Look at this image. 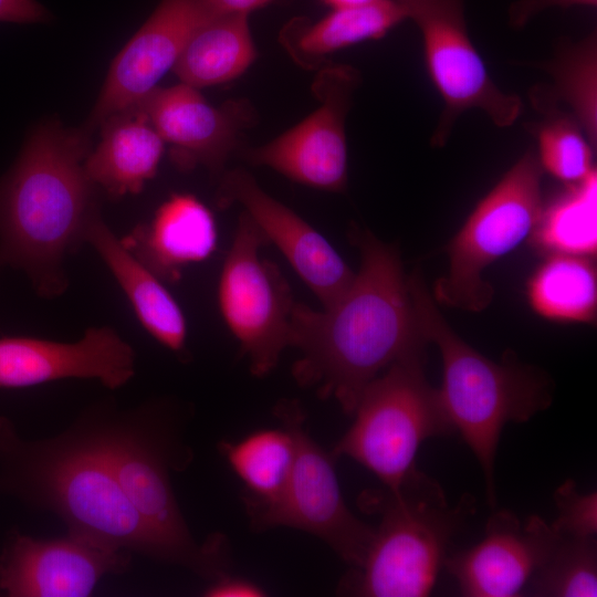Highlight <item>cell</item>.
Wrapping results in <instances>:
<instances>
[{"label": "cell", "instance_id": "6da1fadb", "mask_svg": "<svg viewBox=\"0 0 597 597\" xmlns=\"http://www.w3.org/2000/svg\"><path fill=\"white\" fill-rule=\"evenodd\" d=\"M353 237L360 266L348 287L323 310L295 301L290 320V346L301 353L294 378L347 415L373 379L429 343L397 248L368 230Z\"/></svg>", "mask_w": 597, "mask_h": 597}, {"label": "cell", "instance_id": "7a4b0ae2", "mask_svg": "<svg viewBox=\"0 0 597 597\" xmlns=\"http://www.w3.org/2000/svg\"><path fill=\"white\" fill-rule=\"evenodd\" d=\"M88 137L84 128L44 122L0 179V265L24 272L45 297L66 290L64 259L85 242L98 212L84 165Z\"/></svg>", "mask_w": 597, "mask_h": 597}, {"label": "cell", "instance_id": "3957f363", "mask_svg": "<svg viewBox=\"0 0 597 597\" xmlns=\"http://www.w3.org/2000/svg\"><path fill=\"white\" fill-rule=\"evenodd\" d=\"M0 493L55 514L69 535L168 563L104 458L74 423L55 437L28 440L0 416Z\"/></svg>", "mask_w": 597, "mask_h": 597}, {"label": "cell", "instance_id": "277c9868", "mask_svg": "<svg viewBox=\"0 0 597 597\" xmlns=\"http://www.w3.org/2000/svg\"><path fill=\"white\" fill-rule=\"evenodd\" d=\"M111 468L124 495L165 549L168 563L209 579L228 573L227 541L213 534L198 543L177 503L170 471L190 461L180 422L164 406L116 410L95 406L74 422Z\"/></svg>", "mask_w": 597, "mask_h": 597}, {"label": "cell", "instance_id": "5b68a950", "mask_svg": "<svg viewBox=\"0 0 597 597\" xmlns=\"http://www.w3.org/2000/svg\"><path fill=\"white\" fill-rule=\"evenodd\" d=\"M409 285L419 326L442 360L439 398L454 432L475 455L485 481L490 507L496 504L495 458L503 428L523 423L549 407V376L521 363L514 354L494 362L465 343L448 324L418 273Z\"/></svg>", "mask_w": 597, "mask_h": 597}, {"label": "cell", "instance_id": "8992f818", "mask_svg": "<svg viewBox=\"0 0 597 597\" xmlns=\"http://www.w3.org/2000/svg\"><path fill=\"white\" fill-rule=\"evenodd\" d=\"M464 494L449 505L441 485L418 468L395 490L369 491L360 505L380 515L366 555L341 584L347 595L425 597L444 567L452 540L474 513Z\"/></svg>", "mask_w": 597, "mask_h": 597}, {"label": "cell", "instance_id": "52a82bcc", "mask_svg": "<svg viewBox=\"0 0 597 597\" xmlns=\"http://www.w3.org/2000/svg\"><path fill=\"white\" fill-rule=\"evenodd\" d=\"M425 356L395 362L365 387L350 428L332 451L334 458L355 460L390 490L417 469L416 457L427 439L455 433L438 388L426 378Z\"/></svg>", "mask_w": 597, "mask_h": 597}, {"label": "cell", "instance_id": "ba28073f", "mask_svg": "<svg viewBox=\"0 0 597 597\" xmlns=\"http://www.w3.org/2000/svg\"><path fill=\"white\" fill-rule=\"evenodd\" d=\"M542 175L528 151L478 202L448 245V271L432 292L437 303L469 312L490 305L494 289L482 274L532 235L544 208Z\"/></svg>", "mask_w": 597, "mask_h": 597}, {"label": "cell", "instance_id": "9c48e42d", "mask_svg": "<svg viewBox=\"0 0 597 597\" xmlns=\"http://www.w3.org/2000/svg\"><path fill=\"white\" fill-rule=\"evenodd\" d=\"M398 1L407 20L421 33L426 67L443 102L431 145L443 147L460 115L473 108L482 111L498 127L513 125L523 103L491 78L469 35L465 0Z\"/></svg>", "mask_w": 597, "mask_h": 597}, {"label": "cell", "instance_id": "30bf717a", "mask_svg": "<svg viewBox=\"0 0 597 597\" xmlns=\"http://www.w3.org/2000/svg\"><path fill=\"white\" fill-rule=\"evenodd\" d=\"M275 416L294 441V460L286 484L271 505L250 514L259 530L287 526L324 541L339 557L358 566L374 536V528L355 516L344 501L334 455L310 436L305 415L296 401H284Z\"/></svg>", "mask_w": 597, "mask_h": 597}, {"label": "cell", "instance_id": "8fae6325", "mask_svg": "<svg viewBox=\"0 0 597 597\" xmlns=\"http://www.w3.org/2000/svg\"><path fill=\"white\" fill-rule=\"evenodd\" d=\"M265 244L261 231L242 212L218 282L221 316L259 377L272 371L290 346L295 303L277 265L260 258Z\"/></svg>", "mask_w": 597, "mask_h": 597}, {"label": "cell", "instance_id": "7c38bea8", "mask_svg": "<svg viewBox=\"0 0 597 597\" xmlns=\"http://www.w3.org/2000/svg\"><path fill=\"white\" fill-rule=\"evenodd\" d=\"M358 83L359 74L352 66L321 70L313 84L317 108L270 143L247 150L245 158L295 182L343 191L347 184L345 121Z\"/></svg>", "mask_w": 597, "mask_h": 597}, {"label": "cell", "instance_id": "4fadbf2b", "mask_svg": "<svg viewBox=\"0 0 597 597\" xmlns=\"http://www.w3.org/2000/svg\"><path fill=\"white\" fill-rule=\"evenodd\" d=\"M217 12L205 0H160L113 60L85 130L137 106L172 70L193 32Z\"/></svg>", "mask_w": 597, "mask_h": 597}, {"label": "cell", "instance_id": "5bb4252c", "mask_svg": "<svg viewBox=\"0 0 597 597\" xmlns=\"http://www.w3.org/2000/svg\"><path fill=\"white\" fill-rule=\"evenodd\" d=\"M132 553L72 535L35 538L14 532L0 555V589L9 597H86L105 575L125 573Z\"/></svg>", "mask_w": 597, "mask_h": 597}, {"label": "cell", "instance_id": "9a60e30c", "mask_svg": "<svg viewBox=\"0 0 597 597\" xmlns=\"http://www.w3.org/2000/svg\"><path fill=\"white\" fill-rule=\"evenodd\" d=\"M217 201L222 207L240 205L323 307L332 304L353 281L355 273L334 247L292 209L266 193L248 171L224 172Z\"/></svg>", "mask_w": 597, "mask_h": 597}, {"label": "cell", "instance_id": "2e32d148", "mask_svg": "<svg viewBox=\"0 0 597 597\" xmlns=\"http://www.w3.org/2000/svg\"><path fill=\"white\" fill-rule=\"evenodd\" d=\"M136 354L108 327H90L82 338L65 343L11 336L0 338V388H28L63 379H96L108 389L135 375Z\"/></svg>", "mask_w": 597, "mask_h": 597}, {"label": "cell", "instance_id": "e0dca14e", "mask_svg": "<svg viewBox=\"0 0 597 597\" xmlns=\"http://www.w3.org/2000/svg\"><path fill=\"white\" fill-rule=\"evenodd\" d=\"M559 535L538 515L525 522L511 511L490 515L483 538L448 554L444 567L462 596L516 597L555 547Z\"/></svg>", "mask_w": 597, "mask_h": 597}, {"label": "cell", "instance_id": "ac0fdd59", "mask_svg": "<svg viewBox=\"0 0 597 597\" xmlns=\"http://www.w3.org/2000/svg\"><path fill=\"white\" fill-rule=\"evenodd\" d=\"M148 117L165 144L170 158L182 170L203 166L220 172L238 145L250 111L244 103L211 105L198 88L179 83L156 87L137 105Z\"/></svg>", "mask_w": 597, "mask_h": 597}, {"label": "cell", "instance_id": "d6986e66", "mask_svg": "<svg viewBox=\"0 0 597 597\" xmlns=\"http://www.w3.org/2000/svg\"><path fill=\"white\" fill-rule=\"evenodd\" d=\"M127 249L164 282H176L185 268L209 259L217 249L212 211L191 193H172L149 222L122 238Z\"/></svg>", "mask_w": 597, "mask_h": 597}, {"label": "cell", "instance_id": "ffe728a7", "mask_svg": "<svg viewBox=\"0 0 597 597\" xmlns=\"http://www.w3.org/2000/svg\"><path fill=\"white\" fill-rule=\"evenodd\" d=\"M84 240L108 268L145 331L172 353L184 354L185 314L165 282L127 249L98 212L90 220Z\"/></svg>", "mask_w": 597, "mask_h": 597}, {"label": "cell", "instance_id": "44dd1931", "mask_svg": "<svg viewBox=\"0 0 597 597\" xmlns=\"http://www.w3.org/2000/svg\"><path fill=\"white\" fill-rule=\"evenodd\" d=\"M100 126L101 140L84 164L90 180L113 198L139 193L157 172L165 142L138 106Z\"/></svg>", "mask_w": 597, "mask_h": 597}, {"label": "cell", "instance_id": "7402d4cb", "mask_svg": "<svg viewBox=\"0 0 597 597\" xmlns=\"http://www.w3.org/2000/svg\"><path fill=\"white\" fill-rule=\"evenodd\" d=\"M407 20L398 0H380L366 6L333 8L312 21L295 18L280 32V41L302 66L312 67L350 45L380 39Z\"/></svg>", "mask_w": 597, "mask_h": 597}, {"label": "cell", "instance_id": "603a6c76", "mask_svg": "<svg viewBox=\"0 0 597 597\" xmlns=\"http://www.w3.org/2000/svg\"><path fill=\"white\" fill-rule=\"evenodd\" d=\"M248 18L217 13L202 23L172 69L179 81L199 90L240 76L256 55Z\"/></svg>", "mask_w": 597, "mask_h": 597}, {"label": "cell", "instance_id": "cb8c5ba5", "mask_svg": "<svg viewBox=\"0 0 597 597\" xmlns=\"http://www.w3.org/2000/svg\"><path fill=\"white\" fill-rule=\"evenodd\" d=\"M551 76L546 87L532 92L533 104L545 115L559 113L572 118L591 146L597 145V36L564 44L556 55L541 66Z\"/></svg>", "mask_w": 597, "mask_h": 597}, {"label": "cell", "instance_id": "d4e9b609", "mask_svg": "<svg viewBox=\"0 0 597 597\" xmlns=\"http://www.w3.org/2000/svg\"><path fill=\"white\" fill-rule=\"evenodd\" d=\"M219 450L245 488L249 515L276 501L294 460V441L287 429L256 430L238 441H221Z\"/></svg>", "mask_w": 597, "mask_h": 597}, {"label": "cell", "instance_id": "484cf974", "mask_svg": "<svg viewBox=\"0 0 597 597\" xmlns=\"http://www.w3.org/2000/svg\"><path fill=\"white\" fill-rule=\"evenodd\" d=\"M532 308L558 322L588 323L596 317L597 277L591 258L551 254L527 286Z\"/></svg>", "mask_w": 597, "mask_h": 597}, {"label": "cell", "instance_id": "4316f807", "mask_svg": "<svg viewBox=\"0 0 597 597\" xmlns=\"http://www.w3.org/2000/svg\"><path fill=\"white\" fill-rule=\"evenodd\" d=\"M596 172L567 185V189L543 208L531 235L538 251L593 258L597 250Z\"/></svg>", "mask_w": 597, "mask_h": 597}, {"label": "cell", "instance_id": "83f0119b", "mask_svg": "<svg viewBox=\"0 0 597 597\" xmlns=\"http://www.w3.org/2000/svg\"><path fill=\"white\" fill-rule=\"evenodd\" d=\"M524 595L596 597V536H561L549 556L530 579Z\"/></svg>", "mask_w": 597, "mask_h": 597}, {"label": "cell", "instance_id": "f1b7e54d", "mask_svg": "<svg viewBox=\"0 0 597 597\" xmlns=\"http://www.w3.org/2000/svg\"><path fill=\"white\" fill-rule=\"evenodd\" d=\"M537 132L538 163L555 178L575 185L596 172L593 150L578 125L564 114H548Z\"/></svg>", "mask_w": 597, "mask_h": 597}, {"label": "cell", "instance_id": "f546056e", "mask_svg": "<svg viewBox=\"0 0 597 597\" xmlns=\"http://www.w3.org/2000/svg\"><path fill=\"white\" fill-rule=\"evenodd\" d=\"M554 501L557 517L551 524L561 536L590 537L597 534V494L580 493L576 483L568 479L561 484Z\"/></svg>", "mask_w": 597, "mask_h": 597}, {"label": "cell", "instance_id": "4dcf8cb0", "mask_svg": "<svg viewBox=\"0 0 597 597\" xmlns=\"http://www.w3.org/2000/svg\"><path fill=\"white\" fill-rule=\"evenodd\" d=\"M596 6L597 0H517L509 10V21L512 27L522 28L547 9Z\"/></svg>", "mask_w": 597, "mask_h": 597}, {"label": "cell", "instance_id": "1f68e13d", "mask_svg": "<svg viewBox=\"0 0 597 597\" xmlns=\"http://www.w3.org/2000/svg\"><path fill=\"white\" fill-rule=\"evenodd\" d=\"M264 595V589L254 582L228 573L211 580L203 591V596L207 597H261Z\"/></svg>", "mask_w": 597, "mask_h": 597}, {"label": "cell", "instance_id": "d6a6232c", "mask_svg": "<svg viewBox=\"0 0 597 597\" xmlns=\"http://www.w3.org/2000/svg\"><path fill=\"white\" fill-rule=\"evenodd\" d=\"M49 18L46 9L36 0H0V22L40 23Z\"/></svg>", "mask_w": 597, "mask_h": 597}, {"label": "cell", "instance_id": "836d02e7", "mask_svg": "<svg viewBox=\"0 0 597 597\" xmlns=\"http://www.w3.org/2000/svg\"><path fill=\"white\" fill-rule=\"evenodd\" d=\"M217 13L250 14L274 0H205Z\"/></svg>", "mask_w": 597, "mask_h": 597}, {"label": "cell", "instance_id": "e575fe53", "mask_svg": "<svg viewBox=\"0 0 597 597\" xmlns=\"http://www.w3.org/2000/svg\"><path fill=\"white\" fill-rule=\"evenodd\" d=\"M331 9L333 8H346V7H358V6H366L370 4L380 0H321Z\"/></svg>", "mask_w": 597, "mask_h": 597}]
</instances>
